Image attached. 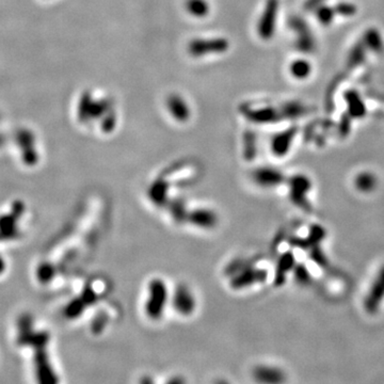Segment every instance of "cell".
Here are the masks:
<instances>
[{
    "label": "cell",
    "mask_w": 384,
    "mask_h": 384,
    "mask_svg": "<svg viewBox=\"0 0 384 384\" xmlns=\"http://www.w3.org/2000/svg\"><path fill=\"white\" fill-rule=\"evenodd\" d=\"M169 304H171V291L167 282L161 277H153L147 285L143 305L145 316L152 321L161 320Z\"/></svg>",
    "instance_id": "obj_1"
},
{
    "label": "cell",
    "mask_w": 384,
    "mask_h": 384,
    "mask_svg": "<svg viewBox=\"0 0 384 384\" xmlns=\"http://www.w3.org/2000/svg\"><path fill=\"white\" fill-rule=\"evenodd\" d=\"M241 115L253 123L268 124L280 121L282 116L281 109L278 110L269 105H260L258 103H244L239 107Z\"/></svg>",
    "instance_id": "obj_2"
},
{
    "label": "cell",
    "mask_w": 384,
    "mask_h": 384,
    "mask_svg": "<svg viewBox=\"0 0 384 384\" xmlns=\"http://www.w3.org/2000/svg\"><path fill=\"white\" fill-rule=\"evenodd\" d=\"M229 48L230 42L225 38L194 39L188 44L189 55L195 58L223 54Z\"/></svg>",
    "instance_id": "obj_3"
},
{
    "label": "cell",
    "mask_w": 384,
    "mask_h": 384,
    "mask_svg": "<svg viewBox=\"0 0 384 384\" xmlns=\"http://www.w3.org/2000/svg\"><path fill=\"white\" fill-rule=\"evenodd\" d=\"M171 305L178 315L189 317L197 310V298L187 285L179 284L171 293Z\"/></svg>",
    "instance_id": "obj_4"
},
{
    "label": "cell",
    "mask_w": 384,
    "mask_h": 384,
    "mask_svg": "<svg viewBox=\"0 0 384 384\" xmlns=\"http://www.w3.org/2000/svg\"><path fill=\"white\" fill-rule=\"evenodd\" d=\"M278 13V0H267L263 13L257 24L258 36L263 40H270L275 32Z\"/></svg>",
    "instance_id": "obj_5"
},
{
    "label": "cell",
    "mask_w": 384,
    "mask_h": 384,
    "mask_svg": "<svg viewBox=\"0 0 384 384\" xmlns=\"http://www.w3.org/2000/svg\"><path fill=\"white\" fill-rule=\"evenodd\" d=\"M186 223L202 230H212L218 224V216L213 209L199 206L191 211L188 209Z\"/></svg>",
    "instance_id": "obj_6"
},
{
    "label": "cell",
    "mask_w": 384,
    "mask_h": 384,
    "mask_svg": "<svg viewBox=\"0 0 384 384\" xmlns=\"http://www.w3.org/2000/svg\"><path fill=\"white\" fill-rule=\"evenodd\" d=\"M252 178L257 186L266 189L277 187L284 181V175L280 171L268 167H261L254 170Z\"/></svg>",
    "instance_id": "obj_7"
},
{
    "label": "cell",
    "mask_w": 384,
    "mask_h": 384,
    "mask_svg": "<svg viewBox=\"0 0 384 384\" xmlns=\"http://www.w3.org/2000/svg\"><path fill=\"white\" fill-rule=\"evenodd\" d=\"M167 107L170 115L179 123H185L191 117L188 103L178 94H171L167 99Z\"/></svg>",
    "instance_id": "obj_8"
},
{
    "label": "cell",
    "mask_w": 384,
    "mask_h": 384,
    "mask_svg": "<svg viewBox=\"0 0 384 384\" xmlns=\"http://www.w3.org/2000/svg\"><path fill=\"white\" fill-rule=\"evenodd\" d=\"M296 133L297 129L293 127L285 130V132H281L274 135L271 139V143H270L272 154L277 157L285 156L288 153V151H290V148L293 144Z\"/></svg>",
    "instance_id": "obj_9"
},
{
    "label": "cell",
    "mask_w": 384,
    "mask_h": 384,
    "mask_svg": "<svg viewBox=\"0 0 384 384\" xmlns=\"http://www.w3.org/2000/svg\"><path fill=\"white\" fill-rule=\"evenodd\" d=\"M253 378L261 383H280L285 380L284 372L272 366L259 365L252 372Z\"/></svg>",
    "instance_id": "obj_10"
},
{
    "label": "cell",
    "mask_w": 384,
    "mask_h": 384,
    "mask_svg": "<svg viewBox=\"0 0 384 384\" xmlns=\"http://www.w3.org/2000/svg\"><path fill=\"white\" fill-rule=\"evenodd\" d=\"M292 27L297 33L296 44L298 49L304 52H310L314 48V40L309 28L301 20H292Z\"/></svg>",
    "instance_id": "obj_11"
},
{
    "label": "cell",
    "mask_w": 384,
    "mask_h": 384,
    "mask_svg": "<svg viewBox=\"0 0 384 384\" xmlns=\"http://www.w3.org/2000/svg\"><path fill=\"white\" fill-rule=\"evenodd\" d=\"M185 9L190 15L198 19H203L211 12V6L207 0H186Z\"/></svg>",
    "instance_id": "obj_12"
},
{
    "label": "cell",
    "mask_w": 384,
    "mask_h": 384,
    "mask_svg": "<svg viewBox=\"0 0 384 384\" xmlns=\"http://www.w3.org/2000/svg\"><path fill=\"white\" fill-rule=\"evenodd\" d=\"M364 43L366 46L374 52H381L384 47L382 37L376 29H369L368 31H366L364 36Z\"/></svg>",
    "instance_id": "obj_13"
},
{
    "label": "cell",
    "mask_w": 384,
    "mask_h": 384,
    "mask_svg": "<svg viewBox=\"0 0 384 384\" xmlns=\"http://www.w3.org/2000/svg\"><path fill=\"white\" fill-rule=\"evenodd\" d=\"M257 152L256 137L250 130L243 135V156L247 160H251L255 157Z\"/></svg>",
    "instance_id": "obj_14"
},
{
    "label": "cell",
    "mask_w": 384,
    "mask_h": 384,
    "mask_svg": "<svg viewBox=\"0 0 384 384\" xmlns=\"http://www.w3.org/2000/svg\"><path fill=\"white\" fill-rule=\"evenodd\" d=\"M312 71L310 62L303 59L296 60L291 64V74L297 79H304L307 78Z\"/></svg>",
    "instance_id": "obj_15"
},
{
    "label": "cell",
    "mask_w": 384,
    "mask_h": 384,
    "mask_svg": "<svg viewBox=\"0 0 384 384\" xmlns=\"http://www.w3.org/2000/svg\"><path fill=\"white\" fill-rule=\"evenodd\" d=\"M347 102L349 105V110H350V113L353 117H362L365 115L364 104L355 93H348Z\"/></svg>",
    "instance_id": "obj_16"
},
{
    "label": "cell",
    "mask_w": 384,
    "mask_h": 384,
    "mask_svg": "<svg viewBox=\"0 0 384 384\" xmlns=\"http://www.w3.org/2000/svg\"><path fill=\"white\" fill-rule=\"evenodd\" d=\"M374 184H376V179H374L370 173H362L360 175H357L355 179V185L357 189L364 192H368L373 189Z\"/></svg>",
    "instance_id": "obj_17"
},
{
    "label": "cell",
    "mask_w": 384,
    "mask_h": 384,
    "mask_svg": "<svg viewBox=\"0 0 384 384\" xmlns=\"http://www.w3.org/2000/svg\"><path fill=\"white\" fill-rule=\"evenodd\" d=\"M117 113L111 109L109 112L104 116V120L102 121V130L105 133H112L117 126Z\"/></svg>",
    "instance_id": "obj_18"
},
{
    "label": "cell",
    "mask_w": 384,
    "mask_h": 384,
    "mask_svg": "<svg viewBox=\"0 0 384 384\" xmlns=\"http://www.w3.org/2000/svg\"><path fill=\"white\" fill-rule=\"evenodd\" d=\"M335 13H336L335 9L329 8V7H321L317 9L316 11L317 19L322 25H329L331 22H332Z\"/></svg>",
    "instance_id": "obj_19"
},
{
    "label": "cell",
    "mask_w": 384,
    "mask_h": 384,
    "mask_svg": "<svg viewBox=\"0 0 384 384\" xmlns=\"http://www.w3.org/2000/svg\"><path fill=\"white\" fill-rule=\"evenodd\" d=\"M364 61V47L362 44H357L352 49L350 57H349V63L352 66L360 65Z\"/></svg>",
    "instance_id": "obj_20"
},
{
    "label": "cell",
    "mask_w": 384,
    "mask_h": 384,
    "mask_svg": "<svg viewBox=\"0 0 384 384\" xmlns=\"http://www.w3.org/2000/svg\"><path fill=\"white\" fill-rule=\"evenodd\" d=\"M335 12L338 13V14H342V15H346V16H350L352 14H354L356 12V9L353 5L351 4H338L335 8Z\"/></svg>",
    "instance_id": "obj_21"
}]
</instances>
